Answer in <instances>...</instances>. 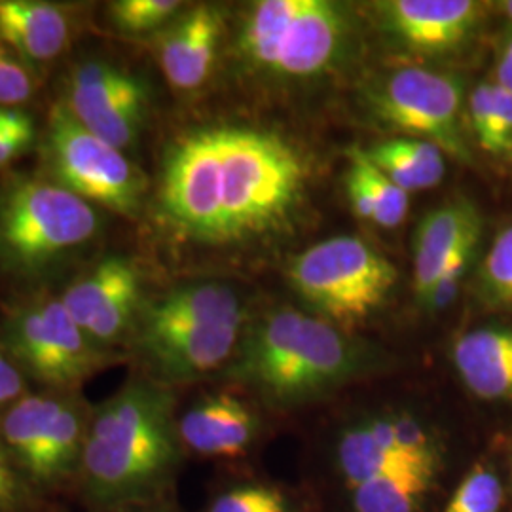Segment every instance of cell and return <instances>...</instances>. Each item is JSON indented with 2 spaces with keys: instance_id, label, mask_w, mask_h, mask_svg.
Returning a JSON list of instances; mask_svg holds the SVG:
<instances>
[{
  "instance_id": "6da1fadb",
  "label": "cell",
  "mask_w": 512,
  "mask_h": 512,
  "mask_svg": "<svg viewBox=\"0 0 512 512\" xmlns=\"http://www.w3.org/2000/svg\"><path fill=\"white\" fill-rule=\"evenodd\" d=\"M171 387L135 378L92 408L76 488L93 512L167 499L183 461Z\"/></svg>"
},
{
  "instance_id": "7a4b0ae2",
  "label": "cell",
  "mask_w": 512,
  "mask_h": 512,
  "mask_svg": "<svg viewBox=\"0 0 512 512\" xmlns=\"http://www.w3.org/2000/svg\"><path fill=\"white\" fill-rule=\"evenodd\" d=\"M232 361L234 380L272 406L293 408L365 374L374 359L329 321L283 308L249 327Z\"/></svg>"
},
{
  "instance_id": "3957f363",
  "label": "cell",
  "mask_w": 512,
  "mask_h": 512,
  "mask_svg": "<svg viewBox=\"0 0 512 512\" xmlns=\"http://www.w3.org/2000/svg\"><path fill=\"white\" fill-rule=\"evenodd\" d=\"M243 336V306L224 283L173 289L145 304L131 336L135 355L158 384L194 382L228 365Z\"/></svg>"
},
{
  "instance_id": "277c9868",
  "label": "cell",
  "mask_w": 512,
  "mask_h": 512,
  "mask_svg": "<svg viewBox=\"0 0 512 512\" xmlns=\"http://www.w3.org/2000/svg\"><path fill=\"white\" fill-rule=\"evenodd\" d=\"M215 131L219 243L277 232L304 200L308 160L274 131L247 126H215Z\"/></svg>"
},
{
  "instance_id": "5b68a950",
  "label": "cell",
  "mask_w": 512,
  "mask_h": 512,
  "mask_svg": "<svg viewBox=\"0 0 512 512\" xmlns=\"http://www.w3.org/2000/svg\"><path fill=\"white\" fill-rule=\"evenodd\" d=\"M349 40L346 10L330 0H260L238 35V54L256 73L311 78L329 71Z\"/></svg>"
},
{
  "instance_id": "8992f818",
  "label": "cell",
  "mask_w": 512,
  "mask_h": 512,
  "mask_svg": "<svg viewBox=\"0 0 512 512\" xmlns=\"http://www.w3.org/2000/svg\"><path fill=\"white\" fill-rule=\"evenodd\" d=\"M101 228L92 203L48 181L10 184L0 198V258L19 274H42L90 243Z\"/></svg>"
},
{
  "instance_id": "52a82bcc",
  "label": "cell",
  "mask_w": 512,
  "mask_h": 512,
  "mask_svg": "<svg viewBox=\"0 0 512 512\" xmlns=\"http://www.w3.org/2000/svg\"><path fill=\"white\" fill-rule=\"evenodd\" d=\"M399 274L391 260L357 236L319 241L294 256L289 281L317 317L349 332L380 310Z\"/></svg>"
},
{
  "instance_id": "ba28073f",
  "label": "cell",
  "mask_w": 512,
  "mask_h": 512,
  "mask_svg": "<svg viewBox=\"0 0 512 512\" xmlns=\"http://www.w3.org/2000/svg\"><path fill=\"white\" fill-rule=\"evenodd\" d=\"M92 408L76 393H27L0 412V440L42 497L76 486Z\"/></svg>"
},
{
  "instance_id": "9c48e42d",
  "label": "cell",
  "mask_w": 512,
  "mask_h": 512,
  "mask_svg": "<svg viewBox=\"0 0 512 512\" xmlns=\"http://www.w3.org/2000/svg\"><path fill=\"white\" fill-rule=\"evenodd\" d=\"M2 344L19 370L48 391L76 393L110 359L74 323L61 300L16 311L4 325Z\"/></svg>"
},
{
  "instance_id": "30bf717a",
  "label": "cell",
  "mask_w": 512,
  "mask_h": 512,
  "mask_svg": "<svg viewBox=\"0 0 512 512\" xmlns=\"http://www.w3.org/2000/svg\"><path fill=\"white\" fill-rule=\"evenodd\" d=\"M46 150L57 184L120 215H133L139 209L145 194L139 169L124 150L84 128L63 101L50 112Z\"/></svg>"
},
{
  "instance_id": "8fae6325",
  "label": "cell",
  "mask_w": 512,
  "mask_h": 512,
  "mask_svg": "<svg viewBox=\"0 0 512 512\" xmlns=\"http://www.w3.org/2000/svg\"><path fill=\"white\" fill-rule=\"evenodd\" d=\"M465 90L458 76L425 67H404L385 76L370 93L372 112L406 137L429 141L458 162L469 164L463 133Z\"/></svg>"
},
{
  "instance_id": "7c38bea8",
  "label": "cell",
  "mask_w": 512,
  "mask_h": 512,
  "mask_svg": "<svg viewBox=\"0 0 512 512\" xmlns=\"http://www.w3.org/2000/svg\"><path fill=\"white\" fill-rule=\"evenodd\" d=\"M219 147L215 126L183 135L165 158L160 202L167 220L188 238L219 243Z\"/></svg>"
},
{
  "instance_id": "4fadbf2b",
  "label": "cell",
  "mask_w": 512,
  "mask_h": 512,
  "mask_svg": "<svg viewBox=\"0 0 512 512\" xmlns=\"http://www.w3.org/2000/svg\"><path fill=\"white\" fill-rule=\"evenodd\" d=\"M65 107L112 147H131L145 126L148 90L143 80L107 61H84L65 86Z\"/></svg>"
},
{
  "instance_id": "5bb4252c",
  "label": "cell",
  "mask_w": 512,
  "mask_h": 512,
  "mask_svg": "<svg viewBox=\"0 0 512 512\" xmlns=\"http://www.w3.org/2000/svg\"><path fill=\"white\" fill-rule=\"evenodd\" d=\"M93 344L110 353L131 340L141 306V277L122 256L101 260L59 298Z\"/></svg>"
},
{
  "instance_id": "9a60e30c",
  "label": "cell",
  "mask_w": 512,
  "mask_h": 512,
  "mask_svg": "<svg viewBox=\"0 0 512 512\" xmlns=\"http://www.w3.org/2000/svg\"><path fill=\"white\" fill-rule=\"evenodd\" d=\"M374 10L385 33L423 55L458 52L482 25L484 4L473 0H385Z\"/></svg>"
},
{
  "instance_id": "2e32d148",
  "label": "cell",
  "mask_w": 512,
  "mask_h": 512,
  "mask_svg": "<svg viewBox=\"0 0 512 512\" xmlns=\"http://www.w3.org/2000/svg\"><path fill=\"white\" fill-rule=\"evenodd\" d=\"M184 450L213 459L243 458L255 444L260 421L236 393H209L177 420Z\"/></svg>"
},
{
  "instance_id": "e0dca14e",
  "label": "cell",
  "mask_w": 512,
  "mask_h": 512,
  "mask_svg": "<svg viewBox=\"0 0 512 512\" xmlns=\"http://www.w3.org/2000/svg\"><path fill=\"white\" fill-rule=\"evenodd\" d=\"M224 18L217 6L200 4L175 19L158 40V61L167 82L179 92L202 88L213 73Z\"/></svg>"
},
{
  "instance_id": "ac0fdd59",
  "label": "cell",
  "mask_w": 512,
  "mask_h": 512,
  "mask_svg": "<svg viewBox=\"0 0 512 512\" xmlns=\"http://www.w3.org/2000/svg\"><path fill=\"white\" fill-rule=\"evenodd\" d=\"M482 217L476 205L456 198L431 209L414 239V291L420 300L433 291L446 264L465 247L480 243Z\"/></svg>"
},
{
  "instance_id": "d6986e66",
  "label": "cell",
  "mask_w": 512,
  "mask_h": 512,
  "mask_svg": "<svg viewBox=\"0 0 512 512\" xmlns=\"http://www.w3.org/2000/svg\"><path fill=\"white\" fill-rule=\"evenodd\" d=\"M452 363L463 385L482 401H512V327L486 325L461 334Z\"/></svg>"
},
{
  "instance_id": "ffe728a7",
  "label": "cell",
  "mask_w": 512,
  "mask_h": 512,
  "mask_svg": "<svg viewBox=\"0 0 512 512\" xmlns=\"http://www.w3.org/2000/svg\"><path fill=\"white\" fill-rule=\"evenodd\" d=\"M0 40L25 65H44L65 52L69 19L50 2L0 0Z\"/></svg>"
},
{
  "instance_id": "44dd1931",
  "label": "cell",
  "mask_w": 512,
  "mask_h": 512,
  "mask_svg": "<svg viewBox=\"0 0 512 512\" xmlns=\"http://www.w3.org/2000/svg\"><path fill=\"white\" fill-rule=\"evenodd\" d=\"M365 152L372 164L408 194L437 186L446 173V154L423 139L395 137Z\"/></svg>"
},
{
  "instance_id": "7402d4cb",
  "label": "cell",
  "mask_w": 512,
  "mask_h": 512,
  "mask_svg": "<svg viewBox=\"0 0 512 512\" xmlns=\"http://www.w3.org/2000/svg\"><path fill=\"white\" fill-rule=\"evenodd\" d=\"M336 467L346 488H353L376 476L397 473H429L439 476V469L401 458L385 450L384 446H380L366 431L361 421L349 423L340 433L336 442Z\"/></svg>"
},
{
  "instance_id": "603a6c76",
  "label": "cell",
  "mask_w": 512,
  "mask_h": 512,
  "mask_svg": "<svg viewBox=\"0 0 512 512\" xmlns=\"http://www.w3.org/2000/svg\"><path fill=\"white\" fill-rule=\"evenodd\" d=\"M359 421L385 450L440 471L444 456L442 444L437 433L418 416L395 410L368 414Z\"/></svg>"
},
{
  "instance_id": "cb8c5ba5",
  "label": "cell",
  "mask_w": 512,
  "mask_h": 512,
  "mask_svg": "<svg viewBox=\"0 0 512 512\" xmlns=\"http://www.w3.org/2000/svg\"><path fill=\"white\" fill-rule=\"evenodd\" d=\"M437 475L397 473L376 476L348 488L353 512H421Z\"/></svg>"
},
{
  "instance_id": "d4e9b609",
  "label": "cell",
  "mask_w": 512,
  "mask_h": 512,
  "mask_svg": "<svg viewBox=\"0 0 512 512\" xmlns=\"http://www.w3.org/2000/svg\"><path fill=\"white\" fill-rule=\"evenodd\" d=\"M366 190L374 211V224L380 228H397L408 213V192L393 183L385 173L370 162L363 148L349 150V169Z\"/></svg>"
},
{
  "instance_id": "484cf974",
  "label": "cell",
  "mask_w": 512,
  "mask_h": 512,
  "mask_svg": "<svg viewBox=\"0 0 512 512\" xmlns=\"http://www.w3.org/2000/svg\"><path fill=\"white\" fill-rule=\"evenodd\" d=\"M205 512H300L293 495L268 482H241L211 499Z\"/></svg>"
},
{
  "instance_id": "4316f807",
  "label": "cell",
  "mask_w": 512,
  "mask_h": 512,
  "mask_svg": "<svg viewBox=\"0 0 512 512\" xmlns=\"http://www.w3.org/2000/svg\"><path fill=\"white\" fill-rule=\"evenodd\" d=\"M503 505V486L499 476L486 465H476L446 503L444 512H499Z\"/></svg>"
},
{
  "instance_id": "83f0119b",
  "label": "cell",
  "mask_w": 512,
  "mask_h": 512,
  "mask_svg": "<svg viewBox=\"0 0 512 512\" xmlns=\"http://www.w3.org/2000/svg\"><path fill=\"white\" fill-rule=\"evenodd\" d=\"M480 281L490 302L512 310V226L494 239L482 262Z\"/></svg>"
},
{
  "instance_id": "f1b7e54d",
  "label": "cell",
  "mask_w": 512,
  "mask_h": 512,
  "mask_svg": "<svg viewBox=\"0 0 512 512\" xmlns=\"http://www.w3.org/2000/svg\"><path fill=\"white\" fill-rule=\"evenodd\" d=\"M181 6L177 0H120L110 6V18L126 33H148L175 18Z\"/></svg>"
},
{
  "instance_id": "f546056e",
  "label": "cell",
  "mask_w": 512,
  "mask_h": 512,
  "mask_svg": "<svg viewBox=\"0 0 512 512\" xmlns=\"http://www.w3.org/2000/svg\"><path fill=\"white\" fill-rule=\"evenodd\" d=\"M44 497L21 475L0 440V512H42Z\"/></svg>"
},
{
  "instance_id": "4dcf8cb0",
  "label": "cell",
  "mask_w": 512,
  "mask_h": 512,
  "mask_svg": "<svg viewBox=\"0 0 512 512\" xmlns=\"http://www.w3.org/2000/svg\"><path fill=\"white\" fill-rule=\"evenodd\" d=\"M35 135V122L25 110L0 107V167L29 150Z\"/></svg>"
},
{
  "instance_id": "1f68e13d",
  "label": "cell",
  "mask_w": 512,
  "mask_h": 512,
  "mask_svg": "<svg viewBox=\"0 0 512 512\" xmlns=\"http://www.w3.org/2000/svg\"><path fill=\"white\" fill-rule=\"evenodd\" d=\"M35 90L27 65L0 40V107H14L31 99Z\"/></svg>"
},
{
  "instance_id": "d6a6232c",
  "label": "cell",
  "mask_w": 512,
  "mask_h": 512,
  "mask_svg": "<svg viewBox=\"0 0 512 512\" xmlns=\"http://www.w3.org/2000/svg\"><path fill=\"white\" fill-rule=\"evenodd\" d=\"M480 148L495 156L512 154V93L499 88L497 84H495L492 122L488 129V137Z\"/></svg>"
},
{
  "instance_id": "836d02e7",
  "label": "cell",
  "mask_w": 512,
  "mask_h": 512,
  "mask_svg": "<svg viewBox=\"0 0 512 512\" xmlns=\"http://www.w3.org/2000/svg\"><path fill=\"white\" fill-rule=\"evenodd\" d=\"M23 395H27L25 374L19 370L0 340V412L19 401Z\"/></svg>"
},
{
  "instance_id": "e575fe53",
  "label": "cell",
  "mask_w": 512,
  "mask_h": 512,
  "mask_svg": "<svg viewBox=\"0 0 512 512\" xmlns=\"http://www.w3.org/2000/svg\"><path fill=\"white\" fill-rule=\"evenodd\" d=\"M495 84L512 93V33L503 40L495 65Z\"/></svg>"
},
{
  "instance_id": "d590c367",
  "label": "cell",
  "mask_w": 512,
  "mask_h": 512,
  "mask_svg": "<svg viewBox=\"0 0 512 512\" xmlns=\"http://www.w3.org/2000/svg\"><path fill=\"white\" fill-rule=\"evenodd\" d=\"M105 512H177L175 505L169 499H158L150 503H137V505H128V507H118Z\"/></svg>"
},
{
  "instance_id": "8d00e7d4",
  "label": "cell",
  "mask_w": 512,
  "mask_h": 512,
  "mask_svg": "<svg viewBox=\"0 0 512 512\" xmlns=\"http://www.w3.org/2000/svg\"><path fill=\"white\" fill-rule=\"evenodd\" d=\"M499 10L509 18L512 23V0H505V2H499Z\"/></svg>"
}]
</instances>
